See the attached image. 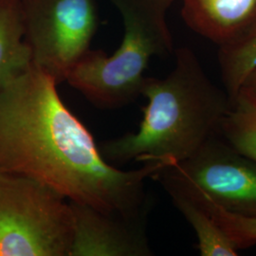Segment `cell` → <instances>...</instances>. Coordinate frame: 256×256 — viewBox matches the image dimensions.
I'll use <instances>...</instances> for the list:
<instances>
[{
    "label": "cell",
    "instance_id": "obj_12",
    "mask_svg": "<svg viewBox=\"0 0 256 256\" xmlns=\"http://www.w3.org/2000/svg\"><path fill=\"white\" fill-rule=\"evenodd\" d=\"M218 60L226 92L232 100L256 66V34L238 46L220 48Z\"/></svg>",
    "mask_w": 256,
    "mask_h": 256
},
{
    "label": "cell",
    "instance_id": "obj_3",
    "mask_svg": "<svg viewBox=\"0 0 256 256\" xmlns=\"http://www.w3.org/2000/svg\"><path fill=\"white\" fill-rule=\"evenodd\" d=\"M120 14L124 36L112 55L90 50L74 66L66 82L97 108L116 110L142 95L154 56L174 52L167 12L174 0H110Z\"/></svg>",
    "mask_w": 256,
    "mask_h": 256
},
{
    "label": "cell",
    "instance_id": "obj_11",
    "mask_svg": "<svg viewBox=\"0 0 256 256\" xmlns=\"http://www.w3.org/2000/svg\"><path fill=\"white\" fill-rule=\"evenodd\" d=\"M168 194L176 208L182 214L194 230L200 256H238L239 250L236 244L196 202L180 192H168Z\"/></svg>",
    "mask_w": 256,
    "mask_h": 256
},
{
    "label": "cell",
    "instance_id": "obj_8",
    "mask_svg": "<svg viewBox=\"0 0 256 256\" xmlns=\"http://www.w3.org/2000/svg\"><path fill=\"white\" fill-rule=\"evenodd\" d=\"M182 16L192 32L220 48L256 34V0H182Z\"/></svg>",
    "mask_w": 256,
    "mask_h": 256
},
{
    "label": "cell",
    "instance_id": "obj_9",
    "mask_svg": "<svg viewBox=\"0 0 256 256\" xmlns=\"http://www.w3.org/2000/svg\"><path fill=\"white\" fill-rule=\"evenodd\" d=\"M30 64L21 0H0V88Z\"/></svg>",
    "mask_w": 256,
    "mask_h": 256
},
{
    "label": "cell",
    "instance_id": "obj_5",
    "mask_svg": "<svg viewBox=\"0 0 256 256\" xmlns=\"http://www.w3.org/2000/svg\"><path fill=\"white\" fill-rule=\"evenodd\" d=\"M152 178L166 192L202 198L230 212L256 216V162L218 133L191 156L165 167Z\"/></svg>",
    "mask_w": 256,
    "mask_h": 256
},
{
    "label": "cell",
    "instance_id": "obj_2",
    "mask_svg": "<svg viewBox=\"0 0 256 256\" xmlns=\"http://www.w3.org/2000/svg\"><path fill=\"white\" fill-rule=\"evenodd\" d=\"M174 55V68L165 78L144 79L142 95L147 104L137 131L99 146L110 164L132 160L174 164L218 133L232 104L228 93L210 81L191 48H178Z\"/></svg>",
    "mask_w": 256,
    "mask_h": 256
},
{
    "label": "cell",
    "instance_id": "obj_4",
    "mask_svg": "<svg viewBox=\"0 0 256 256\" xmlns=\"http://www.w3.org/2000/svg\"><path fill=\"white\" fill-rule=\"evenodd\" d=\"M70 202L22 174L0 172V256H68Z\"/></svg>",
    "mask_w": 256,
    "mask_h": 256
},
{
    "label": "cell",
    "instance_id": "obj_14",
    "mask_svg": "<svg viewBox=\"0 0 256 256\" xmlns=\"http://www.w3.org/2000/svg\"><path fill=\"white\" fill-rule=\"evenodd\" d=\"M241 88H246L256 97V66L248 74Z\"/></svg>",
    "mask_w": 256,
    "mask_h": 256
},
{
    "label": "cell",
    "instance_id": "obj_13",
    "mask_svg": "<svg viewBox=\"0 0 256 256\" xmlns=\"http://www.w3.org/2000/svg\"><path fill=\"white\" fill-rule=\"evenodd\" d=\"M200 206L228 234L238 250L256 245V216H244L230 212L207 200H202Z\"/></svg>",
    "mask_w": 256,
    "mask_h": 256
},
{
    "label": "cell",
    "instance_id": "obj_7",
    "mask_svg": "<svg viewBox=\"0 0 256 256\" xmlns=\"http://www.w3.org/2000/svg\"><path fill=\"white\" fill-rule=\"evenodd\" d=\"M72 239L68 256H151L148 212L124 216L70 202Z\"/></svg>",
    "mask_w": 256,
    "mask_h": 256
},
{
    "label": "cell",
    "instance_id": "obj_6",
    "mask_svg": "<svg viewBox=\"0 0 256 256\" xmlns=\"http://www.w3.org/2000/svg\"><path fill=\"white\" fill-rule=\"evenodd\" d=\"M32 64L60 84L90 50L97 0H21Z\"/></svg>",
    "mask_w": 256,
    "mask_h": 256
},
{
    "label": "cell",
    "instance_id": "obj_1",
    "mask_svg": "<svg viewBox=\"0 0 256 256\" xmlns=\"http://www.w3.org/2000/svg\"><path fill=\"white\" fill-rule=\"evenodd\" d=\"M57 84L30 64L0 88V172L34 178L68 202L124 216L149 212L146 182L171 164L128 171L110 164Z\"/></svg>",
    "mask_w": 256,
    "mask_h": 256
},
{
    "label": "cell",
    "instance_id": "obj_10",
    "mask_svg": "<svg viewBox=\"0 0 256 256\" xmlns=\"http://www.w3.org/2000/svg\"><path fill=\"white\" fill-rule=\"evenodd\" d=\"M218 134L238 152L256 162V97L241 88L232 100Z\"/></svg>",
    "mask_w": 256,
    "mask_h": 256
}]
</instances>
